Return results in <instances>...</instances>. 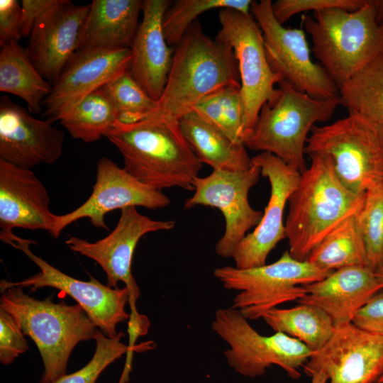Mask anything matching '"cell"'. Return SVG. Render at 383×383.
I'll return each instance as SVG.
<instances>
[{"label":"cell","mask_w":383,"mask_h":383,"mask_svg":"<svg viewBox=\"0 0 383 383\" xmlns=\"http://www.w3.org/2000/svg\"><path fill=\"white\" fill-rule=\"evenodd\" d=\"M106 138L122 155L123 168L143 184L159 191L194 190L202 163L179 121L152 116L132 123L117 122Z\"/></svg>","instance_id":"obj_1"},{"label":"cell","mask_w":383,"mask_h":383,"mask_svg":"<svg viewBox=\"0 0 383 383\" xmlns=\"http://www.w3.org/2000/svg\"><path fill=\"white\" fill-rule=\"evenodd\" d=\"M309 167L289 196L285 234L289 252L304 261L311 250L335 228L361 209L365 193L355 194L339 179L331 158L308 155Z\"/></svg>","instance_id":"obj_2"},{"label":"cell","mask_w":383,"mask_h":383,"mask_svg":"<svg viewBox=\"0 0 383 383\" xmlns=\"http://www.w3.org/2000/svg\"><path fill=\"white\" fill-rule=\"evenodd\" d=\"M228 85L240 86L232 48L208 37L196 21L174 47L165 87L150 117L179 121L204 96Z\"/></svg>","instance_id":"obj_3"},{"label":"cell","mask_w":383,"mask_h":383,"mask_svg":"<svg viewBox=\"0 0 383 383\" xmlns=\"http://www.w3.org/2000/svg\"><path fill=\"white\" fill-rule=\"evenodd\" d=\"M0 308L35 343L44 367L40 383H53L66 374L74 347L81 341L95 339L99 330L78 304L35 299L18 286L1 293Z\"/></svg>","instance_id":"obj_4"},{"label":"cell","mask_w":383,"mask_h":383,"mask_svg":"<svg viewBox=\"0 0 383 383\" xmlns=\"http://www.w3.org/2000/svg\"><path fill=\"white\" fill-rule=\"evenodd\" d=\"M312 52L338 88L378 56L383 55V24L376 20L374 0L349 11L332 8L304 15Z\"/></svg>","instance_id":"obj_5"},{"label":"cell","mask_w":383,"mask_h":383,"mask_svg":"<svg viewBox=\"0 0 383 383\" xmlns=\"http://www.w3.org/2000/svg\"><path fill=\"white\" fill-rule=\"evenodd\" d=\"M279 94L260 109L244 145L253 150L271 153L302 173L307 168L305 148L312 128L328 121L339 105L338 96L317 99L282 80Z\"/></svg>","instance_id":"obj_6"},{"label":"cell","mask_w":383,"mask_h":383,"mask_svg":"<svg viewBox=\"0 0 383 383\" xmlns=\"http://www.w3.org/2000/svg\"><path fill=\"white\" fill-rule=\"evenodd\" d=\"M311 153L328 156L340 182L355 194L383 182V129L357 113L314 126L305 148V154Z\"/></svg>","instance_id":"obj_7"},{"label":"cell","mask_w":383,"mask_h":383,"mask_svg":"<svg viewBox=\"0 0 383 383\" xmlns=\"http://www.w3.org/2000/svg\"><path fill=\"white\" fill-rule=\"evenodd\" d=\"M332 272L294 259L287 250L273 263L247 269L224 266L216 268L213 275L226 289L238 292L231 307L248 320H256L280 304L298 301L306 294L303 286Z\"/></svg>","instance_id":"obj_8"},{"label":"cell","mask_w":383,"mask_h":383,"mask_svg":"<svg viewBox=\"0 0 383 383\" xmlns=\"http://www.w3.org/2000/svg\"><path fill=\"white\" fill-rule=\"evenodd\" d=\"M211 328L229 345L223 352L228 365L246 377L262 376L268 368L277 365L289 377L298 379L300 368L314 353L282 333L274 332L271 335L259 333L231 306L216 311Z\"/></svg>","instance_id":"obj_9"},{"label":"cell","mask_w":383,"mask_h":383,"mask_svg":"<svg viewBox=\"0 0 383 383\" xmlns=\"http://www.w3.org/2000/svg\"><path fill=\"white\" fill-rule=\"evenodd\" d=\"M221 29L216 38L233 49L238 64L243 104V140L254 127L260 109L279 96L282 77L267 59L262 31L251 13L231 9L219 11Z\"/></svg>","instance_id":"obj_10"},{"label":"cell","mask_w":383,"mask_h":383,"mask_svg":"<svg viewBox=\"0 0 383 383\" xmlns=\"http://www.w3.org/2000/svg\"><path fill=\"white\" fill-rule=\"evenodd\" d=\"M270 0L252 1L250 13L263 36L272 70L295 89L317 99L338 96L339 88L321 64L311 60L303 30L287 28L274 17Z\"/></svg>","instance_id":"obj_11"},{"label":"cell","mask_w":383,"mask_h":383,"mask_svg":"<svg viewBox=\"0 0 383 383\" xmlns=\"http://www.w3.org/2000/svg\"><path fill=\"white\" fill-rule=\"evenodd\" d=\"M5 243L22 251L40 272L19 282L1 280V293L14 286L30 287L32 292L43 287L60 289L74 299L94 325L111 338L118 335L117 325L128 320L130 313L125 308L129 301V293L126 287L111 288L93 277L82 281L63 273L30 250V245L37 243L32 240L13 234Z\"/></svg>","instance_id":"obj_12"},{"label":"cell","mask_w":383,"mask_h":383,"mask_svg":"<svg viewBox=\"0 0 383 383\" xmlns=\"http://www.w3.org/2000/svg\"><path fill=\"white\" fill-rule=\"evenodd\" d=\"M260 174V168L254 163L243 171L213 170L209 175L196 179L194 192L184 202L185 209L201 205L221 211L225 231L215 250L222 257H232L239 243L262 218L263 213L254 209L248 199L249 192Z\"/></svg>","instance_id":"obj_13"},{"label":"cell","mask_w":383,"mask_h":383,"mask_svg":"<svg viewBox=\"0 0 383 383\" xmlns=\"http://www.w3.org/2000/svg\"><path fill=\"white\" fill-rule=\"evenodd\" d=\"M173 221L154 220L138 212L136 207L121 210V216L114 229L104 238L91 243L71 236L65 244L78 252L97 262L107 277V286L118 288L122 282L129 293L130 307L135 306L140 289L131 273V265L135 247L145 234L170 231L174 227Z\"/></svg>","instance_id":"obj_14"},{"label":"cell","mask_w":383,"mask_h":383,"mask_svg":"<svg viewBox=\"0 0 383 383\" xmlns=\"http://www.w3.org/2000/svg\"><path fill=\"white\" fill-rule=\"evenodd\" d=\"M303 367L310 377L323 372L329 383H377L383 374V337L353 323L335 327Z\"/></svg>","instance_id":"obj_15"},{"label":"cell","mask_w":383,"mask_h":383,"mask_svg":"<svg viewBox=\"0 0 383 383\" xmlns=\"http://www.w3.org/2000/svg\"><path fill=\"white\" fill-rule=\"evenodd\" d=\"M261 174L270 184V196L262 218L253 231L248 233L235 248L232 258L235 267L247 269L266 264L270 252L286 238L283 221L284 209L296 188L301 172L269 152L252 157Z\"/></svg>","instance_id":"obj_16"},{"label":"cell","mask_w":383,"mask_h":383,"mask_svg":"<svg viewBox=\"0 0 383 383\" xmlns=\"http://www.w3.org/2000/svg\"><path fill=\"white\" fill-rule=\"evenodd\" d=\"M170 203L162 191L143 184L113 160L103 157L97 162L91 195L74 210L57 215L52 237L57 238L65 228L81 218H88L94 227L107 229L105 216L110 211L129 206L157 209Z\"/></svg>","instance_id":"obj_17"},{"label":"cell","mask_w":383,"mask_h":383,"mask_svg":"<svg viewBox=\"0 0 383 383\" xmlns=\"http://www.w3.org/2000/svg\"><path fill=\"white\" fill-rule=\"evenodd\" d=\"M131 57L130 48L78 50L52 84L43 116L59 121L87 96L128 70Z\"/></svg>","instance_id":"obj_18"},{"label":"cell","mask_w":383,"mask_h":383,"mask_svg":"<svg viewBox=\"0 0 383 383\" xmlns=\"http://www.w3.org/2000/svg\"><path fill=\"white\" fill-rule=\"evenodd\" d=\"M52 118L39 119L9 96L0 98V159L31 169L57 161L65 133Z\"/></svg>","instance_id":"obj_19"},{"label":"cell","mask_w":383,"mask_h":383,"mask_svg":"<svg viewBox=\"0 0 383 383\" xmlns=\"http://www.w3.org/2000/svg\"><path fill=\"white\" fill-rule=\"evenodd\" d=\"M89 7L56 0L33 28L26 50L38 72L52 85L79 49Z\"/></svg>","instance_id":"obj_20"},{"label":"cell","mask_w":383,"mask_h":383,"mask_svg":"<svg viewBox=\"0 0 383 383\" xmlns=\"http://www.w3.org/2000/svg\"><path fill=\"white\" fill-rule=\"evenodd\" d=\"M45 185L31 170L0 159V238L13 229L43 230L52 236L57 215L50 210Z\"/></svg>","instance_id":"obj_21"},{"label":"cell","mask_w":383,"mask_h":383,"mask_svg":"<svg viewBox=\"0 0 383 383\" xmlns=\"http://www.w3.org/2000/svg\"><path fill=\"white\" fill-rule=\"evenodd\" d=\"M170 4L167 0L143 1V18L130 48L128 72L155 101L165 87L174 50L167 44L162 30L163 16Z\"/></svg>","instance_id":"obj_22"},{"label":"cell","mask_w":383,"mask_h":383,"mask_svg":"<svg viewBox=\"0 0 383 383\" xmlns=\"http://www.w3.org/2000/svg\"><path fill=\"white\" fill-rule=\"evenodd\" d=\"M303 287L306 294L297 302L319 308L338 327L352 323L357 311L383 289V284L368 266L355 265L334 270Z\"/></svg>","instance_id":"obj_23"},{"label":"cell","mask_w":383,"mask_h":383,"mask_svg":"<svg viewBox=\"0 0 383 383\" xmlns=\"http://www.w3.org/2000/svg\"><path fill=\"white\" fill-rule=\"evenodd\" d=\"M143 1H92L79 50L130 48L140 24Z\"/></svg>","instance_id":"obj_24"},{"label":"cell","mask_w":383,"mask_h":383,"mask_svg":"<svg viewBox=\"0 0 383 383\" xmlns=\"http://www.w3.org/2000/svg\"><path fill=\"white\" fill-rule=\"evenodd\" d=\"M184 136L199 160L213 170L243 171L253 165L243 144L233 142L223 132L192 111L179 120Z\"/></svg>","instance_id":"obj_25"},{"label":"cell","mask_w":383,"mask_h":383,"mask_svg":"<svg viewBox=\"0 0 383 383\" xmlns=\"http://www.w3.org/2000/svg\"><path fill=\"white\" fill-rule=\"evenodd\" d=\"M52 85L38 72L18 41L1 46L0 91L23 99L30 113H40Z\"/></svg>","instance_id":"obj_26"},{"label":"cell","mask_w":383,"mask_h":383,"mask_svg":"<svg viewBox=\"0 0 383 383\" xmlns=\"http://www.w3.org/2000/svg\"><path fill=\"white\" fill-rule=\"evenodd\" d=\"M261 318L274 332L298 340L313 352L324 345L335 328L324 311L309 304H299L289 309L273 308Z\"/></svg>","instance_id":"obj_27"},{"label":"cell","mask_w":383,"mask_h":383,"mask_svg":"<svg viewBox=\"0 0 383 383\" xmlns=\"http://www.w3.org/2000/svg\"><path fill=\"white\" fill-rule=\"evenodd\" d=\"M326 271L367 265L365 242L356 214L349 216L330 232L309 253L306 260Z\"/></svg>","instance_id":"obj_28"},{"label":"cell","mask_w":383,"mask_h":383,"mask_svg":"<svg viewBox=\"0 0 383 383\" xmlns=\"http://www.w3.org/2000/svg\"><path fill=\"white\" fill-rule=\"evenodd\" d=\"M339 105L383 129V55L371 61L339 87Z\"/></svg>","instance_id":"obj_29"},{"label":"cell","mask_w":383,"mask_h":383,"mask_svg":"<svg viewBox=\"0 0 383 383\" xmlns=\"http://www.w3.org/2000/svg\"><path fill=\"white\" fill-rule=\"evenodd\" d=\"M59 121L73 138L92 143L106 137L118 120L116 109L100 88L80 101Z\"/></svg>","instance_id":"obj_30"},{"label":"cell","mask_w":383,"mask_h":383,"mask_svg":"<svg viewBox=\"0 0 383 383\" xmlns=\"http://www.w3.org/2000/svg\"><path fill=\"white\" fill-rule=\"evenodd\" d=\"M240 89L238 85L221 87L201 99L192 111L233 142L243 144L244 109Z\"/></svg>","instance_id":"obj_31"},{"label":"cell","mask_w":383,"mask_h":383,"mask_svg":"<svg viewBox=\"0 0 383 383\" xmlns=\"http://www.w3.org/2000/svg\"><path fill=\"white\" fill-rule=\"evenodd\" d=\"M250 0H179L171 4L162 18V30L167 44L174 48L201 13L219 9L250 13Z\"/></svg>","instance_id":"obj_32"},{"label":"cell","mask_w":383,"mask_h":383,"mask_svg":"<svg viewBox=\"0 0 383 383\" xmlns=\"http://www.w3.org/2000/svg\"><path fill=\"white\" fill-rule=\"evenodd\" d=\"M122 123H135L152 116L157 110V101L132 77L128 70L101 87Z\"/></svg>","instance_id":"obj_33"},{"label":"cell","mask_w":383,"mask_h":383,"mask_svg":"<svg viewBox=\"0 0 383 383\" xmlns=\"http://www.w3.org/2000/svg\"><path fill=\"white\" fill-rule=\"evenodd\" d=\"M356 220L365 242L368 267L375 271L383 266V182L367 190Z\"/></svg>","instance_id":"obj_34"},{"label":"cell","mask_w":383,"mask_h":383,"mask_svg":"<svg viewBox=\"0 0 383 383\" xmlns=\"http://www.w3.org/2000/svg\"><path fill=\"white\" fill-rule=\"evenodd\" d=\"M125 335L119 331L113 338L106 337L99 329L96 337V349L91 360L79 370L65 374L53 383H95L101 372L123 355L128 354L126 361L131 362L128 345L121 341Z\"/></svg>","instance_id":"obj_35"},{"label":"cell","mask_w":383,"mask_h":383,"mask_svg":"<svg viewBox=\"0 0 383 383\" xmlns=\"http://www.w3.org/2000/svg\"><path fill=\"white\" fill-rule=\"evenodd\" d=\"M367 0H278L272 4L276 19L284 24L293 16L307 11H318L332 8H340L349 11L363 7Z\"/></svg>","instance_id":"obj_36"},{"label":"cell","mask_w":383,"mask_h":383,"mask_svg":"<svg viewBox=\"0 0 383 383\" xmlns=\"http://www.w3.org/2000/svg\"><path fill=\"white\" fill-rule=\"evenodd\" d=\"M28 349V342L13 318L0 308V362L10 365Z\"/></svg>","instance_id":"obj_37"},{"label":"cell","mask_w":383,"mask_h":383,"mask_svg":"<svg viewBox=\"0 0 383 383\" xmlns=\"http://www.w3.org/2000/svg\"><path fill=\"white\" fill-rule=\"evenodd\" d=\"M352 323L362 330L383 337V289L357 311Z\"/></svg>","instance_id":"obj_38"},{"label":"cell","mask_w":383,"mask_h":383,"mask_svg":"<svg viewBox=\"0 0 383 383\" xmlns=\"http://www.w3.org/2000/svg\"><path fill=\"white\" fill-rule=\"evenodd\" d=\"M21 6L16 0L0 1V45L23 38Z\"/></svg>","instance_id":"obj_39"},{"label":"cell","mask_w":383,"mask_h":383,"mask_svg":"<svg viewBox=\"0 0 383 383\" xmlns=\"http://www.w3.org/2000/svg\"><path fill=\"white\" fill-rule=\"evenodd\" d=\"M127 323V332L129 337L128 345L131 355H133V351H146L152 349L155 346L152 341L142 343L140 345H135L139 337L147 334L150 326L148 318L145 315L139 313L135 306L131 307L130 317Z\"/></svg>","instance_id":"obj_40"},{"label":"cell","mask_w":383,"mask_h":383,"mask_svg":"<svg viewBox=\"0 0 383 383\" xmlns=\"http://www.w3.org/2000/svg\"><path fill=\"white\" fill-rule=\"evenodd\" d=\"M56 2V0H22L21 30L23 38H29L36 21Z\"/></svg>","instance_id":"obj_41"},{"label":"cell","mask_w":383,"mask_h":383,"mask_svg":"<svg viewBox=\"0 0 383 383\" xmlns=\"http://www.w3.org/2000/svg\"><path fill=\"white\" fill-rule=\"evenodd\" d=\"M376 9V20L379 24H383V0H374Z\"/></svg>","instance_id":"obj_42"},{"label":"cell","mask_w":383,"mask_h":383,"mask_svg":"<svg viewBox=\"0 0 383 383\" xmlns=\"http://www.w3.org/2000/svg\"><path fill=\"white\" fill-rule=\"evenodd\" d=\"M311 383H327L328 378L323 372H316L311 377Z\"/></svg>","instance_id":"obj_43"},{"label":"cell","mask_w":383,"mask_h":383,"mask_svg":"<svg viewBox=\"0 0 383 383\" xmlns=\"http://www.w3.org/2000/svg\"><path fill=\"white\" fill-rule=\"evenodd\" d=\"M374 272L377 279L383 284V266L377 269Z\"/></svg>","instance_id":"obj_44"},{"label":"cell","mask_w":383,"mask_h":383,"mask_svg":"<svg viewBox=\"0 0 383 383\" xmlns=\"http://www.w3.org/2000/svg\"><path fill=\"white\" fill-rule=\"evenodd\" d=\"M377 383H383V374L379 377Z\"/></svg>","instance_id":"obj_45"},{"label":"cell","mask_w":383,"mask_h":383,"mask_svg":"<svg viewBox=\"0 0 383 383\" xmlns=\"http://www.w3.org/2000/svg\"><path fill=\"white\" fill-rule=\"evenodd\" d=\"M123 383H135V382H129V380H128V381H126V382H124Z\"/></svg>","instance_id":"obj_46"}]
</instances>
